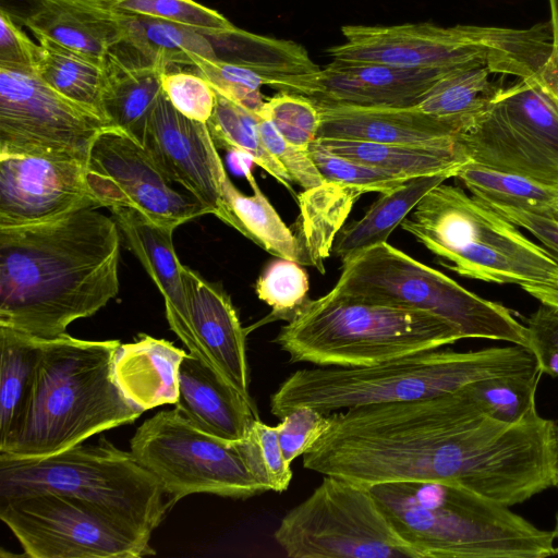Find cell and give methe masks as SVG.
Instances as JSON below:
<instances>
[{
	"label": "cell",
	"mask_w": 558,
	"mask_h": 558,
	"mask_svg": "<svg viewBox=\"0 0 558 558\" xmlns=\"http://www.w3.org/2000/svg\"><path fill=\"white\" fill-rule=\"evenodd\" d=\"M555 422L537 410L518 423L482 412L462 388L408 402L337 411L303 466L364 486L445 481L511 507L553 486Z\"/></svg>",
	"instance_id": "6da1fadb"
},
{
	"label": "cell",
	"mask_w": 558,
	"mask_h": 558,
	"mask_svg": "<svg viewBox=\"0 0 558 558\" xmlns=\"http://www.w3.org/2000/svg\"><path fill=\"white\" fill-rule=\"evenodd\" d=\"M120 233L90 208L0 227V326L54 338L106 306L119 292Z\"/></svg>",
	"instance_id": "7a4b0ae2"
},
{
	"label": "cell",
	"mask_w": 558,
	"mask_h": 558,
	"mask_svg": "<svg viewBox=\"0 0 558 558\" xmlns=\"http://www.w3.org/2000/svg\"><path fill=\"white\" fill-rule=\"evenodd\" d=\"M120 343L66 332L43 338L24 415L0 445V459L48 457L137 420L143 411L124 398L112 376Z\"/></svg>",
	"instance_id": "3957f363"
},
{
	"label": "cell",
	"mask_w": 558,
	"mask_h": 558,
	"mask_svg": "<svg viewBox=\"0 0 558 558\" xmlns=\"http://www.w3.org/2000/svg\"><path fill=\"white\" fill-rule=\"evenodd\" d=\"M537 369L534 353L518 344L466 352L436 349L367 366L302 368L271 395L270 411L281 418L301 407L329 414L408 402L452 392L485 378Z\"/></svg>",
	"instance_id": "277c9868"
},
{
	"label": "cell",
	"mask_w": 558,
	"mask_h": 558,
	"mask_svg": "<svg viewBox=\"0 0 558 558\" xmlns=\"http://www.w3.org/2000/svg\"><path fill=\"white\" fill-rule=\"evenodd\" d=\"M369 489L389 522L421 558H545L553 531L509 507L445 481L380 483Z\"/></svg>",
	"instance_id": "5b68a950"
},
{
	"label": "cell",
	"mask_w": 558,
	"mask_h": 558,
	"mask_svg": "<svg viewBox=\"0 0 558 558\" xmlns=\"http://www.w3.org/2000/svg\"><path fill=\"white\" fill-rule=\"evenodd\" d=\"M341 32L344 41L327 50L332 60L417 70L485 66L519 80L537 73L553 40L549 21L526 28L422 22L345 25Z\"/></svg>",
	"instance_id": "8992f818"
},
{
	"label": "cell",
	"mask_w": 558,
	"mask_h": 558,
	"mask_svg": "<svg viewBox=\"0 0 558 558\" xmlns=\"http://www.w3.org/2000/svg\"><path fill=\"white\" fill-rule=\"evenodd\" d=\"M463 339L426 311L348 300H310L275 338L293 363L355 367L440 349Z\"/></svg>",
	"instance_id": "52a82bcc"
},
{
	"label": "cell",
	"mask_w": 558,
	"mask_h": 558,
	"mask_svg": "<svg viewBox=\"0 0 558 558\" xmlns=\"http://www.w3.org/2000/svg\"><path fill=\"white\" fill-rule=\"evenodd\" d=\"M400 226L462 277L558 288V264L549 252L460 187L438 184Z\"/></svg>",
	"instance_id": "ba28073f"
},
{
	"label": "cell",
	"mask_w": 558,
	"mask_h": 558,
	"mask_svg": "<svg viewBox=\"0 0 558 558\" xmlns=\"http://www.w3.org/2000/svg\"><path fill=\"white\" fill-rule=\"evenodd\" d=\"M35 493L75 498L147 541L170 509L159 481L105 438L43 458L0 459V499Z\"/></svg>",
	"instance_id": "9c48e42d"
},
{
	"label": "cell",
	"mask_w": 558,
	"mask_h": 558,
	"mask_svg": "<svg viewBox=\"0 0 558 558\" xmlns=\"http://www.w3.org/2000/svg\"><path fill=\"white\" fill-rule=\"evenodd\" d=\"M329 293L360 302L433 313L464 338L500 340L529 348L526 326L505 305L465 289L388 242L345 260Z\"/></svg>",
	"instance_id": "30bf717a"
},
{
	"label": "cell",
	"mask_w": 558,
	"mask_h": 558,
	"mask_svg": "<svg viewBox=\"0 0 558 558\" xmlns=\"http://www.w3.org/2000/svg\"><path fill=\"white\" fill-rule=\"evenodd\" d=\"M274 538L292 558H421L369 487L333 476L286 513Z\"/></svg>",
	"instance_id": "8fae6325"
},
{
	"label": "cell",
	"mask_w": 558,
	"mask_h": 558,
	"mask_svg": "<svg viewBox=\"0 0 558 558\" xmlns=\"http://www.w3.org/2000/svg\"><path fill=\"white\" fill-rule=\"evenodd\" d=\"M130 451L159 481L170 508L191 494L246 499L267 492L250 471L239 441L199 429L175 408L143 422Z\"/></svg>",
	"instance_id": "7c38bea8"
},
{
	"label": "cell",
	"mask_w": 558,
	"mask_h": 558,
	"mask_svg": "<svg viewBox=\"0 0 558 558\" xmlns=\"http://www.w3.org/2000/svg\"><path fill=\"white\" fill-rule=\"evenodd\" d=\"M461 144L470 162L558 187V107L533 77L502 86Z\"/></svg>",
	"instance_id": "4fadbf2b"
},
{
	"label": "cell",
	"mask_w": 558,
	"mask_h": 558,
	"mask_svg": "<svg viewBox=\"0 0 558 558\" xmlns=\"http://www.w3.org/2000/svg\"><path fill=\"white\" fill-rule=\"evenodd\" d=\"M111 126L46 84L35 69L0 62V155L87 165L95 140Z\"/></svg>",
	"instance_id": "5bb4252c"
},
{
	"label": "cell",
	"mask_w": 558,
	"mask_h": 558,
	"mask_svg": "<svg viewBox=\"0 0 558 558\" xmlns=\"http://www.w3.org/2000/svg\"><path fill=\"white\" fill-rule=\"evenodd\" d=\"M0 519L31 558H138L149 541L86 504L56 493L0 499Z\"/></svg>",
	"instance_id": "9a60e30c"
},
{
	"label": "cell",
	"mask_w": 558,
	"mask_h": 558,
	"mask_svg": "<svg viewBox=\"0 0 558 558\" xmlns=\"http://www.w3.org/2000/svg\"><path fill=\"white\" fill-rule=\"evenodd\" d=\"M86 181L101 207L133 209L165 228L175 230L210 214L193 195L174 186L141 143L114 126L95 140Z\"/></svg>",
	"instance_id": "2e32d148"
},
{
	"label": "cell",
	"mask_w": 558,
	"mask_h": 558,
	"mask_svg": "<svg viewBox=\"0 0 558 558\" xmlns=\"http://www.w3.org/2000/svg\"><path fill=\"white\" fill-rule=\"evenodd\" d=\"M100 207L86 181V163L0 155V227L36 223Z\"/></svg>",
	"instance_id": "e0dca14e"
},
{
	"label": "cell",
	"mask_w": 558,
	"mask_h": 558,
	"mask_svg": "<svg viewBox=\"0 0 558 558\" xmlns=\"http://www.w3.org/2000/svg\"><path fill=\"white\" fill-rule=\"evenodd\" d=\"M451 71L332 60L316 71L279 74L270 86L314 104L410 107Z\"/></svg>",
	"instance_id": "ac0fdd59"
},
{
	"label": "cell",
	"mask_w": 558,
	"mask_h": 558,
	"mask_svg": "<svg viewBox=\"0 0 558 558\" xmlns=\"http://www.w3.org/2000/svg\"><path fill=\"white\" fill-rule=\"evenodd\" d=\"M143 146L170 181L225 222L220 181L227 171L206 123L180 113L162 90L150 114Z\"/></svg>",
	"instance_id": "d6986e66"
},
{
	"label": "cell",
	"mask_w": 558,
	"mask_h": 558,
	"mask_svg": "<svg viewBox=\"0 0 558 558\" xmlns=\"http://www.w3.org/2000/svg\"><path fill=\"white\" fill-rule=\"evenodd\" d=\"M315 105L320 119L317 138L333 137L429 147L462 145L464 133L459 128L427 114L415 106Z\"/></svg>",
	"instance_id": "ffe728a7"
},
{
	"label": "cell",
	"mask_w": 558,
	"mask_h": 558,
	"mask_svg": "<svg viewBox=\"0 0 558 558\" xmlns=\"http://www.w3.org/2000/svg\"><path fill=\"white\" fill-rule=\"evenodd\" d=\"M110 211L128 247L159 289L172 331L192 355L218 372L199 342L192 323L181 272L182 264L172 240L174 229L158 226L133 209L116 208Z\"/></svg>",
	"instance_id": "44dd1931"
},
{
	"label": "cell",
	"mask_w": 558,
	"mask_h": 558,
	"mask_svg": "<svg viewBox=\"0 0 558 558\" xmlns=\"http://www.w3.org/2000/svg\"><path fill=\"white\" fill-rule=\"evenodd\" d=\"M192 323L219 374L250 403L246 332L230 296L196 271L181 265Z\"/></svg>",
	"instance_id": "7402d4cb"
},
{
	"label": "cell",
	"mask_w": 558,
	"mask_h": 558,
	"mask_svg": "<svg viewBox=\"0 0 558 558\" xmlns=\"http://www.w3.org/2000/svg\"><path fill=\"white\" fill-rule=\"evenodd\" d=\"M174 405L193 425L228 441L243 439L259 418L255 404L191 353L180 365L179 397Z\"/></svg>",
	"instance_id": "603a6c76"
},
{
	"label": "cell",
	"mask_w": 558,
	"mask_h": 558,
	"mask_svg": "<svg viewBox=\"0 0 558 558\" xmlns=\"http://www.w3.org/2000/svg\"><path fill=\"white\" fill-rule=\"evenodd\" d=\"M105 62V118L143 145L150 114L162 93V74L168 69L123 41L110 50Z\"/></svg>",
	"instance_id": "cb8c5ba5"
},
{
	"label": "cell",
	"mask_w": 558,
	"mask_h": 558,
	"mask_svg": "<svg viewBox=\"0 0 558 558\" xmlns=\"http://www.w3.org/2000/svg\"><path fill=\"white\" fill-rule=\"evenodd\" d=\"M24 24L33 34L100 59L126 36L122 14L97 0H35Z\"/></svg>",
	"instance_id": "d4e9b609"
},
{
	"label": "cell",
	"mask_w": 558,
	"mask_h": 558,
	"mask_svg": "<svg viewBox=\"0 0 558 558\" xmlns=\"http://www.w3.org/2000/svg\"><path fill=\"white\" fill-rule=\"evenodd\" d=\"M187 353L165 339L140 335L134 342L120 343L112 376L124 398L143 412L175 404L179 369Z\"/></svg>",
	"instance_id": "484cf974"
},
{
	"label": "cell",
	"mask_w": 558,
	"mask_h": 558,
	"mask_svg": "<svg viewBox=\"0 0 558 558\" xmlns=\"http://www.w3.org/2000/svg\"><path fill=\"white\" fill-rule=\"evenodd\" d=\"M243 174L253 190L252 195L239 191L227 172L220 181L225 223L271 255L307 265L296 234L287 227L262 192L251 169Z\"/></svg>",
	"instance_id": "4316f807"
},
{
	"label": "cell",
	"mask_w": 558,
	"mask_h": 558,
	"mask_svg": "<svg viewBox=\"0 0 558 558\" xmlns=\"http://www.w3.org/2000/svg\"><path fill=\"white\" fill-rule=\"evenodd\" d=\"M315 142L329 153L357 160L405 179L441 172L457 174L462 166L470 162L462 145L411 146L333 137H318Z\"/></svg>",
	"instance_id": "83f0119b"
},
{
	"label": "cell",
	"mask_w": 558,
	"mask_h": 558,
	"mask_svg": "<svg viewBox=\"0 0 558 558\" xmlns=\"http://www.w3.org/2000/svg\"><path fill=\"white\" fill-rule=\"evenodd\" d=\"M454 172L411 178L397 189L381 194L365 215L337 234L332 253L345 260L369 247L387 242L388 236L410 215L423 196Z\"/></svg>",
	"instance_id": "f1b7e54d"
},
{
	"label": "cell",
	"mask_w": 558,
	"mask_h": 558,
	"mask_svg": "<svg viewBox=\"0 0 558 558\" xmlns=\"http://www.w3.org/2000/svg\"><path fill=\"white\" fill-rule=\"evenodd\" d=\"M362 194L357 189L331 181L299 194L296 236L307 265L324 272V262L332 251L335 239Z\"/></svg>",
	"instance_id": "f546056e"
},
{
	"label": "cell",
	"mask_w": 558,
	"mask_h": 558,
	"mask_svg": "<svg viewBox=\"0 0 558 558\" xmlns=\"http://www.w3.org/2000/svg\"><path fill=\"white\" fill-rule=\"evenodd\" d=\"M34 36L43 50L36 69L40 78L64 97L107 121L102 108L108 80L105 58L72 50L41 34Z\"/></svg>",
	"instance_id": "4dcf8cb0"
},
{
	"label": "cell",
	"mask_w": 558,
	"mask_h": 558,
	"mask_svg": "<svg viewBox=\"0 0 558 558\" xmlns=\"http://www.w3.org/2000/svg\"><path fill=\"white\" fill-rule=\"evenodd\" d=\"M492 74L485 66L453 70L437 80L415 107L456 125L465 134L501 88V85L490 80Z\"/></svg>",
	"instance_id": "1f68e13d"
},
{
	"label": "cell",
	"mask_w": 558,
	"mask_h": 558,
	"mask_svg": "<svg viewBox=\"0 0 558 558\" xmlns=\"http://www.w3.org/2000/svg\"><path fill=\"white\" fill-rule=\"evenodd\" d=\"M43 338L0 326V445L24 415L40 357Z\"/></svg>",
	"instance_id": "d6a6232c"
},
{
	"label": "cell",
	"mask_w": 558,
	"mask_h": 558,
	"mask_svg": "<svg viewBox=\"0 0 558 558\" xmlns=\"http://www.w3.org/2000/svg\"><path fill=\"white\" fill-rule=\"evenodd\" d=\"M121 14L126 31L123 43L168 70L171 65L194 66L198 58L218 59L214 45L203 33L158 19Z\"/></svg>",
	"instance_id": "836d02e7"
},
{
	"label": "cell",
	"mask_w": 558,
	"mask_h": 558,
	"mask_svg": "<svg viewBox=\"0 0 558 558\" xmlns=\"http://www.w3.org/2000/svg\"><path fill=\"white\" fill-rule=\"evenodd\" d=\"M454 178L484 203L517 206L546 217L558 206L557 186L515 173L468 162Z\"/></svg>",
	"instance_id": "e575fe53"
},
{
	"label": "cell",
	"mask_w": 558,
	"mask_h": 558,
	"mask_svg": "<svg viewBox=\"0 0 558 558\" xmlns=\"http://www.w3.org/2000/svg\"><path fill=\"white\" fill-rule=\"evenodd\" d=\"M206 125L216 146L250 156L287 190L294 192L289 173L262 142L256 113L216 92L215 108Z\"/></svg>",
	"instance_id": "d590c367"
},
{
	"label": "cell",
	"mask_w": 558,
	"mask_h": 558,
	"mask_svg": "<svg viewBox=\"0 0 558 558\" xmlns=\"http://www.w3.org/2000/svg\"><path fill=\"white\" fill-rule=\"evenodd\" d=\"M542 371L485 378L462 387L464 393L485 414L518 423L536 410V389Z\"/></svg>",
	"instance_id": "8d00e7d4"
},
{
	"label": "cell",
	"mask_w": 558,
	"mask_h": 558,
	"mask_svg": "<svg viewBox=\"0 0 558 558\" xmlns=\"http://www.w3.org/2000/svg\"><path fill=\"white\" fill-rule=\"evenodd\" d=\"M104 7L193 28L208 37L225 38L238 28L222 14L194 0H97Z\"/></svg>",
	"instance_id": "74e56055"
},
{
	"label": "cell",
	"mask_w": 558,
	"mask_h": 558,
	"mask_svg": "<svg viewBox=\"0 0 558 558\" xmlns=\"http://www.w3.org/2000/svg\"><path fill=\"white\" fill-rule=\"evenodd\" d=\"M194 68L215 92L258 113L265 99L260 93L272 74H278L258 63L250 61L207 60L198 58Z\"/></svg>",
	"instance_id": "f35d334b"
},
{
	"label": "cell",
	"mask_w": 558,
	"mask_h": 558,
	"mask_svg": "<svg viewBox=\"0 0 558 558\" xmlns=\"http://www.w3.org/2000/svg\"><path fill=\"white\" fill-rule=\"evenodd\" d=\"M310 282L302 265L294 260H272L256 281V294L272 311L266 322H290L308 301Z\"/></svg>",
	"instance_id": "ab89813d"
},
{
	"label": "cell",
	"mask_w": 558,
	"mask_h": 558,
	"mask_svg": "<svg viewBox=\"0 0 558 558\" xmlns=\"http://www.w3.org/2000/svg\"><path fill=\"white\" fill-rule=\"evenodd\" d=\"M239 447L250 471L267 492L287 490L293 473L283 457L275 426L255 420L246 436L239 440Z\"/></svg>",
	"instance_id": "60d3db41"
},
{
	"label": "cell",
	"mask_w": 558,
	"mask_h": 558,
	"mask_svg": "<svg viewBox=\"0 0 558 558\" xmlns=\"http://www.w3.org/2000/svg\"><path fill=\"white\" fill-rule=\"evenodd\" d=\"M257 116L269 120L286 141L298 147L310 149L317 138L319 112L304 96L279 92L265 100Z\"/></svg>",
	"instance_id": "b9f144b4"
},
{
	"label": "cell",
	"mask_w": 558,
	"mask_h": 558,
	"mask_svg": "<svg viewBox=\"0 0 558 558\" xmlns=\"http://www.w3.org/2000/svg\"><path fill=\"white\" fill-rule=\"evenodd\" d=\"M310 154L325 181L342 183L363 193H388L409 179L389 171L327 151L315 141Z\"/></svg>",
	"instance_id": "7bdbcfd3"
},
{
	"label": "cell",
	"mask_w": 558,
	"mask_h": 558,
	"mask_svg": "<svg viewBox=\"0 0 558 558\" xmlns=\"http://www.w3.org/2000/svg\"><path fill=\"white\" fill-rule=\"evenodd\" d=\"M162 90L171 105L186 118L203 123L209 120L216 92L199 74L167 70L162 74Z\"/></svg>",
	"instance_id": "ee69618b"
},
{
	"label": "cell",
	"mask_w": 558,
	"mask_h": 558,
	"mask_svg": "<svg viewBox=\"0 0 558 558\" xmlns=\"http://www.w3.org/2000/svg\"><path fill=\"white\" fill-rule=\"evenodd\" d=\"M275 426L279 445L288 463L303 456L325 434L331 423V414L301 407L280 418Z\"/></svg>",
	"instance_id": "f6af8a7d"
},
{
	"label": "cell",
	"mask_w": 558,
	"mask_h": 558,
	"mask_svg": "<svg viewBox=\"0 0 558 558\" xmlns=\"http://www.w3.org/2000/svg\"><path fill=\"white\" fill-rule=\"evenodd\" d=\"M258 131L266 149L280 162L294 183L308 190L325 182L311 157L310 149L289 143L269 120L260 117H258Z\"/></svg>",
	"instance_id": "bcb514c9"
},
{
	"label": "cell",
	"mask_w": 558,
	"mask_h": 558,
	"mask_svg": "<svg viewBox=\"0 0 558 558\" xmlns=\"http://www.w3.org/2000/svg\"><path fill=\"white\" fill-rule=\"evenodd\" d=\"M529 349L543 374L558 377V308L542 304L526 319Z\"/></svg>",
	"instance_id": "7dc6e473"
},
{
	"label": "cell",
	"mask_w": 558,
	"mask_h": 558,
	"mask_svg": "<svg viewBox=\"0 0 558 558\" xmlns=\"http://www.w3.org/2000/svg\"><path fill=\"white\" fill-rule=\"evenodd\" d=\"M0 62L37 69L41 46L35 44L14 22L11 13L0 9Z\"/></svg>",
	"instance_id": "c3c4849f"
},
{
	"label": "cell",
	"mask_w": 558,
	"mask_h": 558,
	"mask_svg": "<svg viewBox=\"0 0 558 558\" xmlns=\"http://www.w3.org/2000/svg\"><path fill=\"white\" fill-rule=\"evenodd\" d=\"M484 204L510 222L534 235L558 264V221L517 206L493 203Z\"/></svg>",
	"instance_id": "681fc988"
},
{
	"label": "cell",
	"mask_w": 558,
	"mask_h": 558,
	"mask_svg": "<svg viewBox=\"0 0 558 558\" xmlns=\"http://www.w3.org/2000/svg\"><path fill=\"white\" fill-rule=\"evenodd\" d=\"M524 292L538 300L542 304L558 308V288L543 284H522Z\"/></svg>",
	"instance_id": "f907efd6"
},
{
	"label": "cell",
	"mask_w": 558,
	"mask_h": 558,
	"mask_svg": "<svg viewBox=\"0 0 558 558\" xmlns=\"http://www.w3.org/2000/svg\"><path fill=\"white\" fill-rule=\"evenodd\" d=\"M550 474L553 486L558 488V424L556 423L551 436Z\"/></svg>",
	"instance_id": "816d5d0a"
},
{
	"label": "cell",
	"mask_w": 558,
	"mask_h": 558,
	"mask_svg": "<svg viewBox=\"0 0 558 558\" xmlns=\"http://www.w3.org/2000/svg\"><path fill=\"white\" fill-rule=\"evenodd\" d=\"M550 8V26L553 41L558 44V0H548Z\"/></svg>",
	"instance_id": "f5cc1de1"
},
{
	"label": "cell",
	"mask_w": 558,
	"mask_h": 558,
	"mask_svg": "<svg viewBox=\"0 0 558 558\" xmlns=\"http://www.w3.org/2000/svg\"><path fill=\"white\" fill-rule=\"evenodd\" d=\"M553 534H554L555 539H558V512L556 514V522H555V527L553 530ZM555 554H556V556H558V545L555 546Z\"/></svg>",
	"instance_id": "db71d44e"
},
{
	"label": "cell",
	"mask_w": 558,
	"mask_h": 558,
	"mask_svg": "<svg viewBox=\"0 0 558 558\" xmlns=\"http://www.w3.org/2000/svg\"><path fill=\"white\" fill-rule=\"evenodd\" d=\"M549 218L558 221V206L554 208Z\"/></svg>",
	"instance_id": "11a10c76"
}]
</instances>
